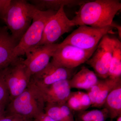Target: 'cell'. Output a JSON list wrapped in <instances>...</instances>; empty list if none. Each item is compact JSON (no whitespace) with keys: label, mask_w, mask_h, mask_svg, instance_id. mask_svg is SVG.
Wrapping results in <instances>:
<instances>
[{"label":"cell","mask_w":121,"mask_h":121,"mask_svg":"<svg viewBox=\"0 0 121 121\" xmlns=\"http://www.w3.org/2000/svg\"><path fill=\"white\" fill-rule=\"evenodd\" d=\"M33 121H55L48 115L44 112L34 118Z\"/></svg>","instance_id":"obj_25"},{"label":"cell","mask_w":121,"mask_h":121,"mask_svg":"<svg viewBox=\"0 0 121 121\" xmlns=\"http://www.w3.org/2000/svg\"><path fill=\"white\" fill-rule=\"evenodd\" d=\"M104 82L105 79H99L96 84L87 91V93L90 99L91 102V107H93L95 103L98 95L103 86Z\"/></svg>","instance_id":"obj_23"},{"label":"cell","mask_w":121,"mask_h":121,"mask_svg":"<svg viewBox=\"0 0 121 121\" xmlns=\"http://www.w3.org/2000/svg\"><path fill=\"white\" fill-rule=\"evenodd\" d=\"M113 25L114 27V28H116L117 29L118 31V35H119V38L121 39V26H119V25H118L117 24L114 23H113Z\"/></svg>","instance_id":"obj_27"},{"label":"cell","mask_w":121,"mask_h":121,"mask_svg":"<svg viewBox=\"0 0 121 121\" xmlns=\"http://www.w3.org/2000/svg\"><path fill=\"white\" fill-rule=\"evenodd\" d=\"M57 11H39L35 8L31 25L14 48L13 57L17 58L39 45L46 23Z\"/></svg>","instance_id":"obj_4"},{"label":"cell","mask_w":121,"mask_h":121,"mask_svg":"<svg viewBox=\"0 0 121 121\" xmlns=\"http://www.w3.org/2000/svg\"><path fill=\"white\" fill-rule=\"evenodd\" d=\"M75 113V121H105L108 118L107 111L103 108Z\"/></svg>","instance_id":"obj_20"},{"label":"cell","mask_w":121,"mask_h":121,"mask_svg":"<svg viewBox=\"0 0 121 121\" xmlns=\"http://www.w3.org/2000/svg\"><path fill=\"white\" fill-rule=\"evenodd\" d=\"M110 121H113V120H112V119H110Z\"/></svg>","instance_id":"obj_29"},{"label":"cell","mask_w":121,"mask_h":121,"mask_svg":"<svg viewBox=\"0 0 121 121\" xmlns=\"http://www.w3.org/2000/svg\"><path fill=\"white\" fill-rule=\"evenodd\" d=\"M23 60L19 57L5 70L4 79L10 101L23 93L30 83L31 76Z\"/></svg>","instance_id":"obj_6"},{"label":"cell","mask_w":121,"mask_h":121,"mask_svg":"<svg viewBox=\"0 0 121 121\" xmlns=\"http://www.w3.org/2000/svg\"><path fill=\"white\" fill-rule=\"evenodd\" d=\"M35 9L26 0H11L8 6L0 13V18L19 42L31 24Z\"/></svg>","instance_id":"obj_2"},{"label":"cell","mask_w":121,"mask_h":121,"mask_svg":"<svg viewBox=\"0 0 121 121\" xmlns=\"http://www.w3.org/2000/svg\"><path fill=\"white\" fill-rule=\"evenodd\" d=\"M102 28L82 25L74 31L61 44H69L84 50L95 49L102 38L114 28L113 24Z\"/></svg>","instance_id":"obj_5"},{"label":"cell","mask_w":121,"mask_h":121,"mask_svg":"<svg viewBox=\"0 0 121 121\" xmlns=\"http://www.w3.org/2000/svg\"><path fill=\"white\" fill-rule=\"evenodd\" d=\"M108 118L113 119L121 115V80L115 86L107 97L103 106Z\"/></svg>","instance_id":"obj_14"},{"label":"cell","mask_w":121,"mask_h":121,"mask_svg":"<svg viewBox=\"0 0 121 121\" xmlns=\"http://www.w3.org/2000/svg\"><path fill=\"white\" fill-rule=\"evenodd\" d=\"M5 68L0 70V104L8 105L10 99L8 89L4 79Z\"/></svg>","instance_id":"obj_22"},{"label":"cell","mask_w":121,"mask_h":121,"mask_svg":"<svg viewBox=\"0 0 121 121\" xmlns=\"http://www.w3.org/2000/svg\"><path fill=\"white\" fill-rule=\"evenodd\" d=\"M74 69L63 67L51 60L44 69L32 76L30 82L45 86L61 80H69L74 74Z\"/></svg>","instance_id":"obj_11"},{"label":"cell","mask_w":121,"mask_h":121,"mask_svg":"<svg viewBox=\"0 0 121 121\" xmlns=\"http://www.w3.org/2000/svg\"><path fill=\"white\" fill-rule=\"evenodd\" d=\"M9 30L6 26L0 27V70L8 67L18 58L13 57V52L19 41Z\"/></svg>","instance_id":"obj_13"},{"label":"cell","mask_w":121,"mask_h":121,"mask_svg":"<svg viewBox=\"0 0 121 121\" xmlns=\"http://www.w3.org/2000/svg\"><path fill=\"white\" fill-rule=\"evenodd\" d=\"M96 48L86 50L69 44H59L52 60L57 65L68 69H73L86 63Z\"/></svg>","instance_id":"obj_7"},{"label":"cell","mask_w":121,"mask_h":121,"mask_svg":"<svg viewBox=\"0 0 121 121\" xmlns=\"http://www.w3.org/2000/svg\"><path fill=\"white\" fill-rule=\"evenodd\" d=\"M99 79L94 72L85 67L69 80L71 88L88 91L97 82Z\"/></svg>","instance_id":"obj_15"},{"label":"cell","mask_w":121,"mask_h":121,"mask_svg":"<svg viewBox=\"0 0 121 121\" xmlns=\"http://www.w3.org/2000/svg\"><path fill=\"white\" fill-rule=\"evenodd\" d=\"M35 85L46 103H66L71 91L69 80H61L48 86Z\"/></svg>","instance_id":"obj_12"},{"label":"cell","mask_w":121,"mask_h":121,"mask_svg":"<svg viewBox=\"0 0 121 121\" xmlns=\"http://www.w3.org/2000/svg\"><path fill=\"white\" fill-rule=\"evenodd\" d=\"M7 105L5 104H0V118L5 115V109Z\"/></svg>","instance_id":"obj_26"},{"label":"cell","mask_w":121,"mask_h":121,"mask_svg":"<svg viewBox=\"0 0 121 121\" xmlns=\"http://www.w3.org/2000/svg\"><path fill=\"white\" fill-rule=\"evenodd\" d=\"M64 7H61L48 20L38 46L55 43L61 36L69 32L73 27L71 20L65 13Z\"/></svg>","instance_id":"obj_9"},{"label":"cell","mask_w":121,"mask_h":121,"mask_svg":"<svg viewBox=\"0 0 121 121\" xmlns=\"http://www.w3.org/2000/svg\"><path fill=\"white\" fill-rule=\"evenodd\" d=\"M20 115L13 114H5L0 118V121H29Z\"/></svg>","instance_id":"obj_24"},{"label":"cell","mask_w":121,"mask_h":121,"mask_svg":"<svg viewBox=\"0 0 121 121\" xmlns=\"http://www.w3.org/2000/svg\"><path fill=\"white\" fill-rule=\"evenodd\" d=\"M112 56L110 65L108 78H121V43L118 39L112 38Z\"/></svg>","instance_id":"obj_19"},{"label":"cell","mask_w":121,"mask_h":121,"mask_svg":"<svg viewBox=\"0 0 121 121\" xmlns=\"http://www.w3.org/2000/svg\"><path fill=\"white\" fill-rule=\"evenodd\" d=\"M117 119L116 121H121V115L117 117Z\"/></svg>","instance_id":"obj_28"},{"label":"cell","mask_w":121,"mask_h":121,"mask_svg":"<svg viewBox=\"0 0 121 121\" xmlns=\"http://www.w3.org/2000/svg\"><path fill=\"white\" fill-rule=\"evenodd\" d=\"M10 101L5 114L17 115L29 120L44 112L45 102L35 85L30 82L23 93Z\"/></svg>","instance_id":"obj_3"},{"label":"cell","mask_w":121,"mask_h":121,"mask_svg":"<svg viewBox=\"0 0 121 121\" xmlns=\"http://www.w3.org/2000/svg\"><path fill=\"white\" fill-rule=\"evenodd\" d=\"M31 4L38 10L42 11H57L62 6L72 7L83 4L88 1L83 0H32Z\"/></svg>","instance_id":"obj_17"},{"label":"cell","mask_w":121,"mask_h":121,"mask_svg":"<svg viewBox=\"0 0 121 121\" xmlns=\"http://www.w3.org/2000/svg\"><path fill=\"white\" fill-rule=\"evenodd\" d=\"M29 121H30V120H29Z\"/></svg>","instance_id":"obj_30"},{"label":"cell","mask_w":121,"mask_h":121,"mask_svg":"<svg viewBox=\"0 0 121 121\" xmlns=\"http://www.w3.org/2000/svg\"><path fill=\"white\" fill-rule=\"evenodd\" d=\"M121 80V78L115 79L108 78L105 79L104 85L99 91L95 103L92 107L102 108L109 93L117 83Z\"/></svg>","instance_id":"obj_21"},{"label":"cell","mask_w":121,"mask_h":121,"mask_svg":"<svg viewBox=\"0 0 121 121\" xmlns=\"http://www.w3.org/2000/svg\"><path fill=\"white\" fill-rule=\"evenodd\" d=\"M121 9V2L118 0L88 1L80 6L71 20L72 24L73 26L86 25L96 28L109 26Z\"/></svg>","instance_id":"obj_1"},{"label":"cell","mask_w":121,"mask_h":121,"mask_svg":"<svg viewBox=\"0 0 121 121\" xmlns=\"http://www.w3.org/2000/svg\"><path fill=\"white\" fill-rule=\"evenodd\" d=\"M44 112L55 121H75L74 113L67 103H46Z\"/></svg>","instance_id":"obj_16"},{"label":"cell","mask_w":121,"mask_h":121,"mask_svg":"<svg viewBox=\"0 0 121 121\" xmlns=\"http://www.w3.org/2000/svg\"><path fill=\"white\" fill-rule=\"evenodd\" d=\"M66 103L74 113L86 110L91 105L87 93L81 91L71 92Z\"/></svg>","instance_id":"obj_18"},{"label":"cell","mask_w":121,"mask_h":121,"mask_svg":"<svg viewBox=\"0 0 121 121\" xmlns=\"http://www.w3.org/2000/svg\"><path fill=\"white\" fill-rule=\"evenodd\" d=\"M58 45L55 43L40 45L26 52V58L23 62L31 76L47 66Z\"/></svg>","instance_id":"obj_10"},{"label":"cell","mask_w":121,"mask_h":121,"mask_svg":"<svg viewBox=\"0 0 121 121\" xmlns=\"http://www.w3.org/2000/svg\"><path fill=\"white\" fill-rule=\"evenodd\" d=\"M113 51L112 39L106 35L102 38L93 55L86 62L94 69L98 78L102 79L108 78Z\"/></svg>","instance_id":"obj_8"}]
</instances>
